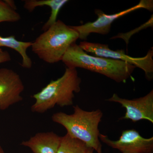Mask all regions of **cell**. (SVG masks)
<instances>
[{"label":"cell","instance_id":"obj_11","mask_svg":"<svg viewBox=\"0 0 153 153\" xmlns=\"http://www.w3.org/2000/svg\"><path fill=\"white\" fill-rule=\"evenodd\" d=\"M68 2V0H25L24 7L30 12H33L37 7L47 6L51 8V15L42 28L45 31L56 23L60 10Z\"/></svg>","mask_w":153,"mask_h":153},{"label":"cell","instance_id":"obj_1","mask_svg":"<svg viewBox=\"0 0 153 153\" xmlns=\"http://www.w3.org/2000/svg\"><path fill=\"white\" fill-rule=\"evenodd\" d=\"M61 61L67 68H84L102 74L119 83L125 82L136 68L121 60L89 55L76 43L68 48Z\"/></svg>","mask_w":153,"mask_h":153},{"label":"cell","instance_id":"obj_14","mask_svg":"<svg viewBox=\"0 0 153 153\" xmlns=\"http://www.w3.org/2000/svg\"><path fill=\"white\" fill-rule=\"evenodd\" d=\"M21 19L20 14L12 8L5 1L0 0V23L16 22Z\"/></svg>","mask_w":153,"mask_h":153},{"label":"cell","instance_id":"obj_6","mask_svg":"<svg viewBox=\"0 0 153 153\" xmlns=\"http://www.w3.org/2000/svg\"><path fill=\"white\" fill-rule=\"evenodd\" d=\"M140 9H146L152 12L153 10L152 0H141L136 5L124 10L119 13L111 15L105 13L100 9L94 10L97 19L93 22H89L80 26H71L79 34V38L86 40L91 33H97L101 35H107L111 31V25L117 19L131 13L133 11Z\"/></svg>","mask_w":153,"mask_h":153},{"label":"cell","instance_id":"obj_2","mask_svg":"<svg viewBox=\"0 0 153 153\" xmlns=\"http://www.w3.org/2000/svg\"><path fill=\"white\" fill-rule=\"evenodd\" d=\"M81 78L76 68L66 67L64 74L56 80H52L41 91L33 94L35 103L31 111L44 113L55 105L63 107L73 104L74 93L80 91Z\"/></svg>","mask_w":153,"mask_h":153},{"label":"cell","instance_id":"obj_16","mask_svg":"<svg viewBox=\"0 0 153 153\" xmlns=\"http://www.w3.org/2000/svg\"><path fill=\"white\" fill-rule=\"evenodd\" d=\"M11 60V55L9 52L0 48V64L6 63Z\"/></svg>","mask_w":153,"mask_h":153},{"label":"cell","instance_id":"obj_12","mask_svg":"<svg viewBox=\"0 0 153 153\" xmlns=\"http://www.w3.org/2000/svg\"><path fill=\"white\" fill-rule=\"evenodd\" d=\"M32 42H23L16 39L14 36L3 37L0 36V47H6L16 50L22 58L21 66L25 68H30L33 62L27 54V49L31 47Z\"/></svg>","mask_w":153,"mask_h":153},{"label":"cell","instance_id":"obj_7","mask_svg":"<svg viewBox=\"0 0 153 153\" xmlns=\"http://www.w3.org/2000/svg\"><path fill=\"white\" fill-rule=\"evenodd\" d=\"M99 139L122 153H153V137L145 138L135 129L124 131L117 140H111L107 136L101 134Z\"/></svg>","mask_w":153,"mask_h":153},{"label":"cell","instance_id":"obj_3","mask_svg":"<svg viewBox=\"0 0 153 153\" xmlns=\"http://www.w3.org/2000/svg\"><path fill=\"white\" fill-rule=\"evenodd\" d=\"M73 107L74 113H56L52 116V120L64 127L67 134L82 141L88 148L97 153H102L98 126L103 116L102 112L100 109L86 111L78 105Z\"/></svg>","mask_w":153,"mask_h":153},{"label":"cell","instance_id":"obj_4","mask_svg":"<svg viewBox=\"0 0 153 153\" xmlns=\"http://www.w3.org/2000/svg\"><path fill=\"white\" fill-rule=\"evenodd\" d=\"M78 39L76 30L58 20L32 42L31 47L40 59L53 64L62 60L68 48Z\"/></svg>","mask_w":153,"mask_h":153},{"label":"cell","instance_id":"obj_10","mask_svg":"<svg viewBox=\"0 0 153 153\" xmlns=\"http://www.w3.org/2000/svg\"><path fill=\"white\" fill-rule=\"evenodd\" d=\"M61 137L53 131L39 132L21 145L29 148L33 153H57Z\"/></svg>","mask_w":153,"mask_h":153},{"label":"cell","instance_id":"obj_18","mask_svg":"<svg viewBox=\"0 0 153 153\" xmlns=\"http://www.w3.org/2000/svg\"><path fill=\"white\" fill-rule=\"evenodd\" d=\"M0 153H5L1 145H0Z\"/></svg>","mask_w":153,"mask_h":153},{"label":"cell","instance_id":"obj_9","mask_svg":"<svg viewBox=\"0 0 153 153\" xmlns=\"http://www.w3.org/2000/svg\"><path fill=\"white\" fill-rule=\"evenodd\" d=\"M107 100L117 102L126 108V114L120 120H130L133 122L146 120L153 123V90L145 96L133 100L120 98L114 94Z\"/></svg>","mask_w":153,"mask_h":153},{"label":"cell","instance_id":"obj_8","mask_svg":"<svg viewBox=\"0 0 153 153\" xmlns=\"http://www.w3.org/2000/svg\"><path fill=\"white\" fill-rule=\"evenodd\" d=\"M25 86L20 75L10 68H0V110L23 100Z\"/></svg>","mask_w":153,"mask_h":153},{"label":"cell","instance_id":"obj_5","mask_svg":"<svg viewBox=\"0 0 153 153\" xmlns=\"http://www.w3.org/2000/svg\"><path fill=\"white\" fill-rule=\"evenodd\" d=\"M79 46L89 55L98 57L121 60L141 69L144 72L148 80L153 78V49H150L143 57H134L126 55L123 50L114 51L110 49L108 45L100 43H90L83 41Z\"/></svg>","mask_w":153,"mask_h":153},{"label":"cell","instance_id":"obj_17","mask_svg":"<svg viewBox=\"0 0 153 153\" xmlns=\"http://www.w3.org/2000/svg\"><path fill=\"white\" fill-rule=\"evenodd\" d=\"M94 150L93 149H91V148H88L86 153H94Z\"/></svg>","mask_w":153,"mask_h":153},{"label":"cell","instance_id":"obj_15","mask_svg":"<svg viewBox=\"0 0 153 153\" xmlns=\"http://www.w3.org/2000/svg\"><path fill=\"white\" fill-rule=\"evenodd\" d=\"M153 26V15H152L150 19L147 22L145 23V24H143V25H141L138 27L134 29V30H131L130 32H128L127 33H119L117 36H113L111 39H115L117 38H121L125 41L126 45H127L128 44L129 40L130 39L131 37L134 34L136 33L137 32H140L143 29H146V28L151 27H152Z\"/></svg>","mask_w":153,"mask_h":153},{"label":"cell","instance_id":"obj_13","mask_svg":"<svg viewBox=\"0 0 153 153\" xmlns=\"http://www.w3.org/2000/svg\"><path fill=\"white\" fill-rule=\"evenodd\" d=\"M88 149L82 141L66 133L61 137L57 153H86Z\"/></svg>","mask_w":153,"mask_h":153}]
</instances>
